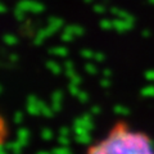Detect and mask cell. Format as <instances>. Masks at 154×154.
Returning a JSON list of instances; mask_svg holds the SVG:
<instances>
[{
	"label": "cell",
	"mask_w": 154,
	"mask_h": 154,
	"mask_svg": "<svg viewBox=\"0 0 154 154\" xmlns=\"http://www.w3.org/2000/svg\"><path fill=\"white\" fill-rule=\"evenodd\" d=\"M88 154H154V145L146 134L118 122L104 139L89 148Z\"/></svg>",
	"instance_id": "6da1fadb"
}]
</instances>
